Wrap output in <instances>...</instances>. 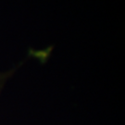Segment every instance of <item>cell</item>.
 <instances>
[{"label":"cell","instance_id":"6da1fadb","mask_svg":"<svg viewBox=\"0 0 125 125\" xmlns=\"http://www.w3.org/2000/svg\"><path fill=\"white\" fill-rule=\"evenodd\" d=\"M8 76H9V74H6V73L0 74V95H1V93H2V90L4 88L5 83L8 79Z\"/></svg>","mask_w":125,"mask_h":125}]
</instances>
